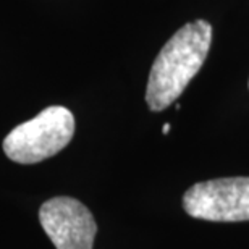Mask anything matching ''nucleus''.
Here are the masks:
<instances>
[{"mask_svg":"<svg viewBox=\"0 0 249 249\" xmlns=\"http://www.w3.org/2000/svg\"><path fill=\"white\" fill-rule=\"evenodd\" d=\"M73 134V113L62 106H52L13 128L3 139V151L17 163H37L67 147Z\"/></svg>","mask_w":249,"mask_h":249,"instance_id":"f03ea898","label":"nucleus"},{"mask_svg":"<svg viewBox=\"0 0 249 249\" xmlns=\"http://www.w3.org/2000/svg\"><path fill=\"white\" fill-rule=\"evenodd\" d=\"M212 42V26L204 19L180 28L154 60L149 74L146 102L160 112L181 96L206 60Z\"/></svg>","mask_w":249,"mask_h":249,"instance_id":"f257e3e1","label":"nucleus"},{"mask_svg":"<svg viewBox=\"0 0 249 249\" xmlns=\"http://www.w3.org/2000/svg\"><path fill=\"white\" fill-rule=\"evenodd\" d=\"M183 207L186 213L201 220H249V177L196 183L183 196Z\"/></svg>","mask_w":249,"mask_h":249,"instance_id":"7ed1b4c3","label":"nucleus"},{"mask_svg":"<svg viewBox=\"0 0 249 249\" xmlns=\"http://www.w3.org/2000/svg\"><path fill=\"white\" fill-rule=\"evenodd\" d=\"M162 131H163V134H168V131H170V124H163V129H162Z\"/></svg>","mask_w":249,"mask_h":249,"instance_id":"39448f33","label":"nucleus"},{"mask_svg":"<svg viewBox=\"0 0 249 249\" xmlns=\"http://www.w3.org/2000/svg\"><path fill=\"white\" fill-rule=\"evenodd\" d=\"M39 220L57 249H92L97 225L91 211L78 199H49L39 209Z\"/></svg>","mask_w":249,"mask_h":249,"instance_id":"20e7f679","label":"nucleus"}]
</instances>
